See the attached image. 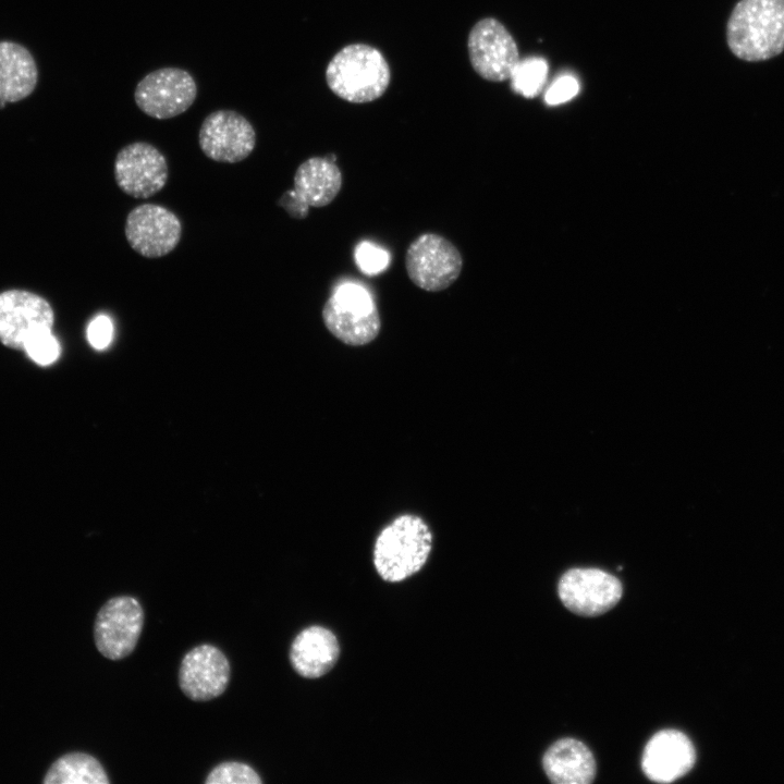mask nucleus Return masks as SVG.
<instances>
[{
	"instance_id": "nucleus-7",
	"label": "nucleus",
	"mask_w": 784,
	"mask_h": 784,
	"mask_svg": "<svg viewBox=\"0 0 784 784\" xmlns=\"http://www.w3.org/2000/svg\"><path fill=\"white\" fill-rule=\"evenodd\" d=\"M144 617L136 598L119 596L109 599L95 620L94 639L98 651L114 661L130 656L138 642Z\"/></svg>"
},
{
	"instance_id": "nucleus-13",
	"label": "nucleus",
	"mask_w": 784,
	"mask_h": 784,
	"mask_svg": "<svg viewBox=\"0 0 784 784\" xmlns=\"http://www.w3.org/2000/svg\"><path fill=\"white\" fill-rule=\"evenodd\" d=\"M559 597L573 613L597 616L611 610L622 597L621 581L599 568H572L559 581Z\"/></svg>"
},
{
	"instance_id": "nucleus-9",
	"label": "nucleus",
	"mask_w": 784,
	"mask_h": 784,
	"mask_svg": "<svg viewBox=\"0 0 784 784\" xmlns=\"http://www.w3.org/2000/svg\"><path fill=\"white\" fill-rule=\"evenodd\" d=\"M114 179L119 188L134 198H149L168 182L169 170L164 155L146 142L122 147L114 159Z\"/></svg>"
},
{
	"instance_id": "nucleus-12",
	"label": "nucleus",
	"mask_w": 784,
	"mask_h": 784,
	"mask_svg": "<svg viewBox=\"0 0 784 784\" xmlns=\"http://www.w3.org/2000/svg\"><path fill=\"white\" fill-rule=\"evenodd\" d=\"M54 314L41 296L24 291L0 293V342L13 350H23L34 334L52 330Z\"/></svg>"
},
{
	"instance_id": "nucleus-6",
	"label": "nucleus",
	"mask_w": 784,
	"mask_h": 784,
	"mask_svg": "<svg viewBox=\"0 0 784 784\" xmlns=\"http://www.w3.org/2000/svg\"><path fill=\"white\" fill-rule=\"evenodd\" d=\"M197 96L194 77L180 68H161L148 73L136 85V106L148 117L171 119L191 108Z\"/></svg>"
},
{
	"instance_id": "nucleus-26",
	"label": "nucleus",
	"mask_w": 784,
	"mask_h": 784,
	"mask_svg": "<svg viewBox=\"0 0 784 784\" xmlns=\"http://www.w3.org/2000/svg\"><path fill=\"white\" fill-rule=\"evenodd\" d=\"M112 333L113 327L111 320L102 315L94 318L87 328L88 342L97 350H102L109 345Z\"/></svg>"
},
{
	"instance_id": "nucleus-15",
	"label": "nucleus",
	"mask_w": 784,
	"mask_h": 784,
	"mask_svg": "<svg viewBox=\"0 0 784 784\" xmlns=\"http://www.w3.org/2000/svg\"><path fill=\"white\" fill-rule=\"evenodd\" d=\"M231 667L225 654L217 647L203 644L183 657L179 685L194 701H207L222 695L229 684Z\"/></svg>"
},
{
	"instance_id": "nucleus-17",
	"label": "nucleus",
	"mask_w": 784,
	"mask_h": 784,
	"mask_svg": "<svg viewBox=\"0 0 784 784\" xmlns=\"http://www.w3.org/2000/svg\"><path fill=\"white\" fill-rule=\"evenodd\" d=\"M340 645L328 628L314 625L301 630L291 644L290 662L294 671L305 678H318L336 663Z\"/></svg>"
},
{
	"instance_id": "nucleus-18",
	"label": "nucleus",
	"mask_w": 784,
	"mask_h": 784,
	"mask_svg": "<svg viewBox=\"0 0 784 784\" xmlns=\"http://www.w3.org/2000/svg\"><path fill=\"white\" fill-rule=\"evenodd\" d=\"M548 779L555 784H589L596 775V761L580 740L562 738L546 751L542 759Z\"/></svg>"
},
{
	"instance_id": "nucleus-24",
	"label": "nucleus",
	"mask_w": 784,
	"mask_h": 784,
	"mask_svg": "<svg viewBox=\"0 0 784 784\" xmlns=\"http://www.w3.org/2000/svg\"><path fill=\"white\" fill-rule=\"evenodd\" d=\"M355 259L356 265L364 273L373 275L387 268L390 256L382 248L369 242H363L355 249Z\"/></svg>"
},
{
	"instance_id": "nucleus-2",
	"label": "nucleus",
	"mask_w": 784,
	"mask_h": 784,
	"mask_svg": "<svg viewBox=\"0 0 784 784\" xmlns=\"http://www.w3.org/2000/svg\"><path fill=\"white\" fill-rule=\"evenodd\" d=\"M432 532L418 515L402 514L377 536L373 565L385 581L400 583L419 572L432 549Z\"/></svg>"
},
{
	"instance_id": "nucleus-21",
	"label": "nucleus",
	"mask_w": 784,
	"mask_h": 784,
	"mask_svg": "<svg viewBox=\"0 0 784 784\" xmlns=\"http://www.w3.org/2000/svg\"><path fill=\"white\" fill-rule=\"evenodd\" d=\"M548 75V63L539 57H529L519 60L511 76L512 89L526 98H534L540 94Z\"/></svg>"
},
{
	"instance_id": "nucleus-19",
	"label": "nucleus",
	"mask_w": 784,
	"mask_h": 784,
	"mask_svg": "<svg viewBox=\"0 0 784 784\" xmlns=\"http://www.w3.org/2000/svg\"><path fill=\"white\" fill-rule=\"evenodd\" d=\"M37 68L30 53L21 45L0 41V100L19 101L35 88Z\"/></svg>"
},
{
	"instance_id": "nucleus-3",
	"label": "nucleus",
	"mask_w": 784,
	"mask_h": 784,
	"mask_svg": "<svg viewBox=\"0 0 784 784\" xmlns=\"http://www.w3.org/2000/svg\"><path fill=\"white\" fill-rule=\"evenodd\" d=\"M326 81L338 97L353 103L380 98L391 81L390 66L383 54L366 44L342 48L329 62Z\"/></svg>"
},
{
	"instance_id": "nucleus-23",
	"label": "nucleus",
	"mask_w": 784,
	"mask_h": 784,
	"mask_svg": "<svg viewBox=\"0 0 784 784\" xmlns=\"http://www.w3.org/2000/svg\"><path fill=\"white\" fill-rule=\"evenodd\" d=\"M23 351L38 365L54 363L60 355V344L52 330H42L27 340Z\"/></svg>"
},
{
	"instance_id": "nucleus-10",
	"label": "nucleus",
	"mask_w": 784,
	"mask_h": 784,
	"mask_svg": "<svg viewBox=\"0 0 784 784\" xmlns=\"http://www.w3.org/2000/svg\"><path fill=\"white\" fill-rule=\"evenodd\" d=\"M124 232L128 245L137 254L159 258L170 254L180 243L182 223L163 206L142 204L127 213Z\"/></svg>"
},
{
	"instance_id": "nucleus-16",
	"label": "nucleus",
	"mask_w": 784,
	"mask_h": 784,
	"mask_svg": "<svg viewBox=\"0 0 784 784\" xmlns=\"http://www.w3.org/2000/svg\"><path fill=\"white\" fill-rule=\"evenodd\" d=\"M695 761V747L684 733L677 730H662L647 743L641 768L649 780L670 783L689 772Z\"/></svg>"
},
{
	"instance_id": "nucleus-14",
	"label": "nucleus",
	"mask_w": 784,
	"mask_h": 784,
	"mask_svg": "<svg viewBox=\"0 0 784 784\" xmlns=\"http://www.w3.org/2000/svg\"><path fill=\"white\" fill-rule=\"evenodd\" d=\"M342 187V173L328 157H311L302 162L294 174V188L285 193V210L303 219L309 207L321 208L331 204Z\"/></svg>"
},
{
	"instance_id": "nucleus-5",
	"label": "nucleus",
	"mask_w": 784,
	"mask_h": 784,
	"mask_svg": "<svg viewBox=\"0 0 784 784\" xmlns=\"http://www.w3.org/2000/svg\"><path fill=\"white\" fill-rule=\"evenodd\" d=\"M405 269L409 280L419 289L440 292L458 279L463 269V257L446 237L424 233L408 245Z\"/></svg>"
},
{
	"instance_id": "nucleus-8",
	"label": "nucleus",
	"mask_w": 784,
	"mask_h": 784,
	"mask_svg": "<svg viewBox=\"0 0 784 784\" xmlns=\"http://www.w3.org/2000/svg\"><path fill=\"white\" fill-rule=\"evenodd\" d=\"M468 56L475 72L490 82L509 79L519 61L516 42L498 20L478 21L468 35Z\"/></svg>"
},
{
	"instance_id": "nucleus-11",
	"label": "nucleus",
	"mask_w": 784,
	"mask_h": 784,
	"mask_svg": "<svg viewBox=\"0 0 784 784\" xmlns=\"http://www.w3.org/2000/svg\"><path fill=\"white\" fill-rule=\"evenodd\" d=\"M198 144L206 157L217 162L235 163L246 159L256 145L252 123L234 110H217L203 121Z\"/></svg>"
},
{
	"instance_id": "nucleus-20",
	"label": "nucleus",
	"mask_w": 784,
	"mask_h": 784,
	"mask_svg": "<svg viewBox=\"0 0 784 784\" xmlns=\"http://www.w3.org/2000/svg\"><path fill=\"white\" fill-rule=\"evenodd\" d=\"M45 784H108L101 763L91 755L70 752L57 759L46 773Z\"/></svg>"
},
{
	"instance_id": "nucleus-25",
	"label": "nucleus",
	"mask_w": 784,
	"mask_h": 784,
	"mask_svg": "<svg viewBox=\"0 0 784 784\" xmlns=\"http://www.w3.org/2000/svg\"><path fill=\"white\" fill-rule=\"evenodd\" d=\"M578 90L579 84L576 77L564 74L552 82L544 94V100L551 106L560 105L574 98Z\"/></svg>"
},
{
	"instance_id": "nucleus-22",
	"label": "nucleus",
	"mask_w": 784,
	"mask_h": 784,
	"mask_svg": "<svg viewBox=\"0 0 784 784\" xmlns=\"http://www.w3.org/2000/svg\"><path fill=\"white\" fill-rule=\"evenodd\" d=\"M206 784H260L262 780L248 764L226 761L215 767L205 780Z\"/></svg>"
},
{
	"instance_id": "nucleus-1",
	"label": "nucleus",
	"mask_w": 784,
	"mask_h": 784,
	"mask_svg": "<svg viewBox=\"0 0 784 784\" xmlns=\"http://www.w3.org/2000/svg\"><path fill=\"white\" fill-rule=\"evenodd\" d=\"M731 51L746 61H761L784 50V0H740L726 27Z\"/></svg>"
},
{
	"instance_id": "nucleus-4",
	"label": "nucleus",
	"mask_w": 784,
	"mask_h": 784,
	"mask_svg": "<svg viewBox=\"0 0 784 784\" xmlns=\"http://www.w3.org/2000/svg\"><path fill=\"white\" fill-rule=\"evenodd\" d=\"M322 321L327 330L350 346H363L380 333L381 318L370 293L356 283H344L326 301Z\"/></svg>"
}]
</instances>
